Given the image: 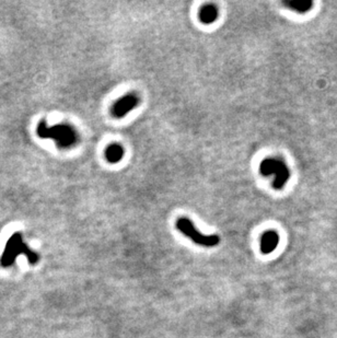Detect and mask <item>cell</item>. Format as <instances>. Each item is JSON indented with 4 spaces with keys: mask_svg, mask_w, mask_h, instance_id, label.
I'll list each match as a JSON object with an SVG mask.
<instances>
[{
    "mask_svg": "<svg viewBox=\"0 0 337 338\" xmlns=\"http://www.w3.org/2000/svg\"><path fill=\"white\" fill-rule=\"evenodd\" d=\"M278 234L274 231H268L263 234L262 240H261V251L264 254H269L272 253L278 244Z\"/></svg>",
    "mask_w": 337,
    "mask_h": 338,
    "instance_id": "cell-6",
    "label": "cell"
},
{
    "mask_svg": "<svg viewBox=\"0 0 337 338\" xmlns=\"http://www.w3.org/2000/svg\"><path fill=\"white\" fill-rule=\"evenodd\" d=\"M261 172L264 175H269L272 173L276 174V178L274 181V187L275 189H282L288 178V170L286 165L277 159H265L261 163Z\"/></svg>",
    "mask_w": 337,
    "mask_h": 338,
    "instance_id": "cell-4",
    "label": "cell"
},
{
    "mask_svg": "<svg viewBox=\"0 0 337 338\" xmlns=\"http://www.w3.org/2000/svg\"><path fill=\"white\" fill-rule=\"evenodd\" d=\"M20 254L25 255L31 265H35L40 260L39 254L33 252L31 248L23 242L22 234L17 232L13 234L8 240V242H7L3 256L0 258V265L4 268L10 267L15 263L16 258Z\"/></svg>",
    "mask_w": 337,
    "mask_h": 338,
    "instance_id": "cell-1",
    "label": "cell"
},
{
    "mask_svg": "<svg viewBox=\"0 0 337 338\" xmlns=\"http://www.w3.org/2000/svg\"><path fill=\"white\" fill-rule=\"evenodd\" d=\"M177 229L183 233L185 237L191 239L194 243L205 246V247H213L218 245L220 242L219 237L217 234H210V236H205V234L200 233L196 229L193 222L188 218L182 217L178 219L177 221Z\"/></svg>",
    "mask_w": 337,
    "mask_h": 338,
    "instance_id": "cell-3",
    "label": "cell"
},
{
    "mask_svg": "<svg viewBox=\"0 0 337 338\" xmlns=\"http://www.w3.org/2000/svg\"><path fill=\"white\" fill-rule=\"evenodd\" d=\"M124 157V149L119 144H111L105 150V158L110 163H117L123 159Z\"/></svg>",
    "mask_w": 337,
    "mask_h": 338,
    "instance_id": "cell-8",
    "label": "cell"
},
{
    "mask_svg": "<svg viewBox=\"0 0 337 338\" xmlns=\"http://www.w3.org/2000/svg\"><path fill=\"white\" fill-rule=\"evenodd\" d=\"M139 96L135 93H128L124 95L123 98L119 99L112 107V115L116 119H122V117L127 115L132 108H135L139 104Z\"/></svg>",
    "mask_w": 337,
    "mask_h": 338,
    "instance_id": "cell-5",
    "label": "cell"
},
{
    "mask_svg": "<svg viewBox=\"0 0 337 338\" xmlns=\"http://www.w3.org/2000/svg\"><path fill=\"white\" fill-rule=\"evenodd\" d=\"M38 135L41 138H53L59 148L73 147L79 139L77 130L68 124L47 127L45 122H42L38 127Z\"/></svg>",
    "mask_w": 337,
    "mask_h": 338,
    "instance_id": "cell-2",
    "label": "cell"
},
{
    "mask_svg": "<svg viewBox=\"0 0 337 338\" xmlns=\"http://www.w3.org/2000/svg\"><path fill=\"white\" fill-rule=\"evenodd\" d=\"M217 17H218V9L216 6L207 5L204 6L199 11V19L203 23L210 24L216 21Z\"/></svg>",
    "mask_w": 337,
    "mask_h": 338,
    "instance_id": "cell-7",
    "label": "cell"
}]
</instances>
